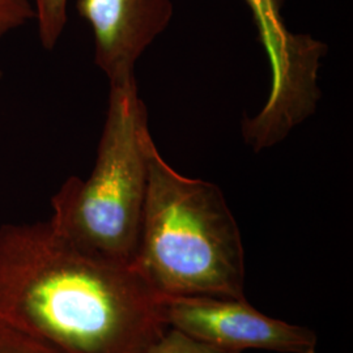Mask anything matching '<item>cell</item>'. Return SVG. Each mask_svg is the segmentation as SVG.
I'll list each match as a JSON object with an SVG mask.
<instances>
[{
  "mask_svg": "<svg viewBox=\"0 0 353 353\" xmlns=\"http://www.w3.org/2000/svg\"><path fill=\"white\" fill-rule=\"evenodd\" d=\"M0 319L58 353H143L169 327L132 267L76 250L49 220L0 227Z\"/></svg>",
  "mask_w": 353,
  "mask_h": 353,
  "instance_id": "obj_1",
  "label": "cell"
},
{
  "mask_svg": "<svg viewBox=\"0 0 353 353\" xmlns=\"http://www.w3.org/2000/svg\"><path fill=\"white\" fill-rule=\"evenodd\" d=\"M132 268L163 297L246 300L243 242L223 191L178 173L153 139Z\"/></svg>",
  "mask_w": 353,
  "mask_h": 353,
  "instance_id": "obj_2",
  "label": "cell"
},
{
  "mask_svg": "<svg viewBox=\"0 0 353 353\" xmlns=\"http://www.w3.org/2000/svg\"><path fill=\"white\" fill-rule=\"evenodd\" d=\"M148 112L137 79L110 85L94 166L51 198L49 221L71 246L109 265L132 267L148 189Z\"/></svg>",
  "mask_w": 353,
  "mask_h": 353,
  "instance_id": "obj_3",
  "label": "cell"
},
{
  "mask_svg": "<svg viewBox=\"0 0 353 353\" xmlns=\"http://www.w3.org/2000/svg\"><path fill=\"white\" fill-rule=\"evenodd\" d=\"M252 11L271 67V88L262 110L242 122V135L254 152L271 148L316 112L321 99L318 72L327 46L294 34L283 19L284 0H243Z\"/></svg>",
  "mask_w": 353,
  "mask_h": 353,
  "instance_id": "obj_4",
  "label": "cell"
},
{
  "mask_svg": "<svg viewBox=\"0 0 353 353\" xmlns=\"http://www.w3.org/2000/svg\"><path fill=\"white\" fill-rule=\"evenodd\" d=\"M163 312L169 327L227 351L316 353L318 348L314 330L265 316L248 299L163 297Z\"/></svg>",
  "mask_w": 353,
  "mask_h": 353,
  "instance_id": "obj_5",
  "label": "cell"
},
{
  "mask_svg": "<svg viewBox=\"0 0 353 353\" xmlns=\"http://www.w3.org/2000/svg\"><path fill=\"white\" fill-rule=\"evenodd\" d=\"M76 8L92 29L94 62L110 85L135 79L140 57L173 17L172 0H77Z\"/></svg>",
  "mask_w": 353,
  "mask_h": 353,
  "instance_id": "obj_6",
  "label": "cell"
},
{
  "mask_svg": "<svg viewBox=\"0 0 353 353\" xmlns=\"http://www.w3.org/2000/svg\"><path fill=\"white\" fill-rule=\"evenodd\" d=\"M38 37L46 50L55 49L67 26L68 0H33Z\"/></svg>",
  "mask_w": 353,
  "mask_h": 353,
  "instance_id": "obj_7",
  "label": "cell"
},
{
  "mask_svg": "<svg viewBox=\"0 0 353 353\" xmlns=\"http://www.w3.org/2000/svg\"><path fill=\"white\" fill-rule=\"evenodd\" d=\"M143 353H239L227 351L205 341H199L189 334L168 327L164 334Z\"/></svg>",
  "mask_w": 353,
  "mask_h": 353,
  "instance_id": "obj_8",
  "label": "cell"
},
{
  "mask_svg": "<svg viewBox=\"0 0 353 353\" xmlns=\"http://www.w3.org/2000/svg\"><path fill=\"white\" fill-rule=\"evenodd\" d=\"M0 353H58L0 319Z\"/></svg>",
  "mask_w": 353,
  "mask_h": 353,
  "instance_id": "obj_9",
  "label": "cell"
},
{
  "mask_svg": "<svg viewBox=\"0 0 353 353\" xmlns=\"http://www.w3.org/2000/svg\"><path fill=\"white\" fill-rule=\"evenodd\" d=\"M34 19L33 0H0V39Z\"/></svg>",
  "mask_w": 353,
  "mask_h": 353,
  "instance_id": "obj_10",
  "label": "cell"
},
{
  "mask_svg": "<svg viewBox=\"0 0 353 353\" xmlns=\"http://www.w3.org/2000/svg\"><path fill=\"white\" fill-rule=\"evenodd\" d=\"M1 79H3V72L0 71V81H1Z\"/></svg>",
  "mask_w": 353,
  "mask_h": 353,
  "instance_id": "obj_11",
  "label": "cell"
}]
</instances>
